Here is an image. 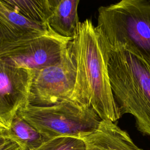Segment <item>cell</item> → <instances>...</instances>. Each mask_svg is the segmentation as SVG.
Wrapping results in <instances>:
<instances>
[{"label": "cell", "mask_w": 150, "mask_h": 150, "mask_svg": "<svg viewBox=\"0 0 150 150\" xmlns=\"http://www.w3.org/2000/svg\"><path fill=\"white\" fill-rule=\"evenodd\" d=\"M70 49L76 68L71 101L92 108L101 120L115 122L122 114L111 88L106 43L90 19L78 23Z\"/></svg>", "instance_id": "obj_1"}, {"label": "cell", "mask_w": 150, "mask_h": 150, "mask_svg": "<svg viewBox=\"0 0 150 150\" xmlns=\"http://www.w3.org/2000/svg\"><path fill=\"white\" fill-rule=\"evenodd\" d=\"M105 42L111 88L121 114H131L138 130L150 137V62L133 48Z\"/></svg>", "instance_id": "obj_2"}, {"label": "cell", "mask_w": 150, "mask_h": 150, "mask_svg": "<svg viewBox=\"0 0 150 150\" xmlns=\"http://www.w3.org/2000/svg\"><path fill=\"white\" fill-rule=\"evenodd\" d=\"M111 46L125 45L150 62V1L121 0L98 9L96 26Z\"/></svg>", "instance_id": "obj_3"}, {"label": "cell", "mask_w": 150, "mask_h": 150, "mask_svg": "<svg viewBox=\"0 0 150 150\" xmlns=\"http://www.w3.org/2000/svg\"><path fill=\"white\" fill-rule=\"evenodd\" d=\"M18 113L47 140L62 136L80 138L97 128L101 120L92 108L71 100L47 106L28 104Z\"/></svg>", "instance_id": "obj_4"}, {"label": "cell", "mask_w": 150, "mask_h": 150, "mask_svg": "<svg viewBox=\"0 0 150 150\" xmlns=\"http://www.w3.org/2000/svg\"><path fill=\"white\" fill-rule=\"evenodd\" d=\"M32 72L29 104L47 106L71 100L76 68L71 54L70 43L59 61Z\"/></svg>", "instance_id": "obj_5"}, {"label": "cell", "mask_w": 150, "mask_h": 150, "mask_svg": "<svg viewBox=\"0 0 150 150\" xmlns=\"http://www.w3.org/2000/svg\"><path fill=\"white\" fill-rule=\"evenodd\" d=\"M71 39L52 30L4 54L0 59L11 65L33 71L59 61Z\"/></svg>", "instance_id": "obj_6"}, {"label": "cell", "mask_w": 150, "mask_h": 150, "mask_svg": "<svg viewBox=\"0 0 150 150\" xmlns=\"http://www.w3.org/2000/svg\"><path fill=\"white\" fill-rule=\"evenodd\" d=\"M32 71L0 59V120L9 128L14 117L29 104Z\"/></svg>", "instance_id": "obj_7"}, {"label": "cell", "mask_w": 150, "mask_h": 150, "mask_svg": "<svg viewBox=\"0 0 150 150\" xmlns=\"http://www.w3.org/2000/svg\"><path fill=\"white\" fill-rule=\"evenodd\" d=\"M52 30L48 23L30 20L0 2V57Z\"/></svg>", "instance_id": "obj_8"}, {"label": "cell", "mask_w": 150, "mask_h": 150, "mask_svg": "<svg viewBox=\"0 0 150 150\" xmlns=\"http://www.w3.org/2000/svg\"><path fill=\"white\" fill-rule=\"evenodd\" d=\"M80 138L84 142L86 150H144L126 131L109 120H101L97 128Z\"/></svg>", "instance_id": "obj_9"}, {"label": "cell", "mask_w": 150, "mask_h": 150, "mask_svg": "<svg viewBox=\"0 0 150 150\" xmlns=\"http://www.w3.org/2000/svg\"><path fill=\"white\" fill-rule=\"evenodd\" d=\"M80 0H62L48 21V25L57 34L73 38L79 23L77 9Z\"/></svg>", "instance_id": "obj_10"}, {"label": "cell", "mask_w": 150, "mask_h": 150, "mask_svg": "<svg viewBox=\"0 0 150 150\" xmlns=\"http://www.w3.org/2000/svg\"><path fill=\"white\" fill-rule=\"evenodd\" d=\"M8 135L24 150H35L47 141L18 113L14 117L11 123Z\"/></svg>", "instance_id": "obj_11"}, {"label": "cell", "mask_w": 150, "mask_h": 150, "mask_svg": "<svg viewBox=\"0 0 150 150\" xmlns=\"http://www.w3.org/2000/svg\"><path fill=\"white\" fill-rule=\"evenodd\" d=\"M8 8L33 21L47 23L52 15L47 0H0Z\"/></svg>", "instance_id": "obj_12"}, {"label": "cell", "mask_w": 150, "mask_h": 150, "mask_svg": "<svg viewBox=\"0 0 150 150\" xmlns=\"http://www.w3.org/2000/svg\"><path fill=\"white\" fill-rule=\"evenodd\" d=\"M35 150H86V146L80 138L62 136L45 141Z\"/></svg>", "instance_id": "obj_13"}, {"label": "cell", "mask_w": 150, "mask_h": 150, "mask_svg": "<svg viewBox=\"0 0 150 150\" xmlns=\"http://www.w3.org/2000/svg\"><path fill=\"white\" fill-rule=\"evenodd\" d=\"M0 150H24L21 145L9 135L0 139Z\"/></svg>", "instance_id": "obj_14"}, {"label": "cell", "mask_w": 150, "mask_h": 150, "mask_svg": "<svg viewBox=\"0 0 150 150\" xmlns=\"http://www.w3.org/2000/svg\"><path fill=\"white\" fill-rule=\"evenodd\" d=\"M61 1L62 0H47L49 8L51 12H52V13L58 7Z\"/></svg>", "instance_id": "obj_15"}, {"label": "cell", "mask_w": 150, "mask_h": 150, "mask_svg": "<svg viewBox=\"0 0 150 150\" xmlns=\"http://www.w3.org/2000/svg\"><path fill=\"white\" fill-rule=\"evenodd\" d=\"M8 135V129L0 128V139Z\"/></svg>", "instance_id": "obj_16"}, {"label": "cell", "mask_w": 150, "mask_h": 150, "mask_svg": "<svg viewBox=\"0 0 150 150\" xmlns=\"http://www.w3.org/2000/svg\"><path fill=\"white\" fill-rule=\"evenodd\" d=\"M0 128H5L7 129H9V128L0 120Z\"/></svg>", "instance_id": "obj_17"}]
</instances>
